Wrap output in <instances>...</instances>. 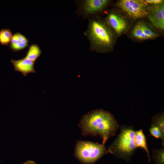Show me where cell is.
Here are the masks:
<instances>
[{"mask_svg":"<svg viewBox=\"0 0 164 164\" xmlns=\"http://www.w3.org/2000/svg\"><path fill=\"white\" fill-rule=\"evenodd\" d=\"M131 34L134 38L141 40L153 39L159 36L156 31L148 24L142 20L134 25L131 30Z\"/></svg>","mask_w":164,"mask_h":164,"instance_id":"8","label":"cell"},{"mask_svg":"<svg viewBox=\"0 0 164 164\" xmlns=\"http://www.w3.org/2000/svg\"><path fill=\"white\" fill-rule=\"evenodd\" d=\"M42 52L40 47L37 44H31L24 58L29 59L34 62L40 56Z\"/></svg>","mask_w":164,"mask_h":164,"instance_id":"11","label":"cell"},{"mask_svg":"<svg viewBox=\"0 0 164 164\" xmlns=\"http://www.w3.org/2000/svg\"><path fill=\"white\" fill-rule=\"evenodd\" d=\"M22 164H36V163L33 161L28 160L23 163Z\"/></svg>","mask_w":164,"mask_h":164,"instance_id":"18","label":"cell"},{"mask_svg":"<svg viewBox=\"0 0 164 164\" xmlns=\"http://www.w3.org/2000/svg\"><path fill=\"white\" fill-rule=\"evenodd\" d=\"M145 0H121L118 6L126 15L131 19H137L147 16L149 5Z\"/></svg>","mask_w":164,"mask_h":164,"instance_id":"6","label":"cell"},{"mask_svg":"<svg viewBox=\"0 0 164 164\" xmlns=\"http://www.w3.org/2000/svg\"><path fill=\"white\" fill-rule=\"evenodd\" d=\"M11 62L15 71L21 73L24 77L30 73H35V62L27 59L23 58L15 60L12 59Z\"/></svg>","mask_w":164,"mask_h":164,"instance_id":"10","label":"cell"},{"mask_svg":"<svg viewBox=\"0 0 164 164\" xmlns=\"http://www.w3.org/2000/svg\"><path fill=\"white\" fill-rule=\"evenodd\" d=\"M88 20L84 34L90 42L89 49L103 53L111 51L115 43L116 34L105 18L97 16Z\"/></svg>","mask_w":164,"mask_h":164,"instance_id":"3","label":"cell"},{"mask_svg":"<svg viewBox=\"0 0 164 164\" xmlns=\"http://www.w3.org/2000/svg\"><path fill=\"white\" fill-rule=\"evenodd\" d=\"M13 34L11 30L7 29H3L0 31V43L3 45L10 44Z\"/></svg>","mask_w":164,"mask_h":164,"instance_id":"12","label":"cell"},{"mask_svg":"<svg viewBox=\"0 0 164 164\" xmlns=\"http://www.w3.org/2000/svg\"><path fill=\"white\" fill-rule=\"evenodd\" d=\"M153 26L159 29H164V5L163 3L149 6L147 16Z\"/></svg>","mask_w":164,"mask_h":164,"instance_id":"9","label":"cell"},{"mask_svg":"<svg viewBox=\"0 0 164 164\" xmlns=\"http://www.w3.org/2000/svg\"><path fill=\"white\" fill-rule=\"evenodd\" d=\"M108 152L104 144L103 143L99 144L90 142L80 141L78 142L76 145L75 155L83 163L94 164Z\"/></svg>","mask_w":164,"mask_h":164,"instance_id":"4","label":"cell"},{"mask_svg":"<svg viewBox=\"0 0 164 164\" xmlns=\"http://www.w3.org/2000/svg\"><path fill=\"white\" fill-rule=\"evenodd\" d=\"M152 151V159L155 164H164V148L154 149Z\"/></svg>","mask_w":164,"mask_h":164,"instance_id":"14","label":"cell"},{"mask_svg":"<svg viewBox=\"0 0 164 164\" xmlns=\"http://www.w3.org/2000/svg\"><path fill=\"white\" fill-rule=\"evenodd\" d=\"M28 46V43L20 42L16 44H10V48L13 52H15L22 50Z\"/></svg>","mask_w":164,"mask_h":164,"instance_id":"16","label":"cell"},{"mask_svg":"<svg viewBox=\"0 0 164 164\" xmlns=\"http://www.w3.org/2000/svg\"><path fill=\"white\" fill-rule=\"evenodd\" d=\"M105 19L118 36L125 33L130 27V23L126 17L114 10L109 11Z\"/></svg>","mask_w":164,"mask_h":164,"instance_id":"7","label":"cell"},{"mask_svg":"<svg viewBox=\"0 0 164 164\" xmlns=\"http://www.w3.org/2000/svg\"><path fill=\"white\" fill-rule=\"evenodd\" d=\"M145 1L148 3L156 5L163 3L164 0H145Z\"/></svg>","mask_w":164,"mask_h":164,"instance_id":"17","label":"cell"},{"mask_svg":"<svg viewBox=\"0 0 164 164\" xmlns=\"http://www.w3.org/2000/svg\"><path fill=\"white\" fill-rule=\"evenodd\" d=\"M78 6L75 14L83 19L99 16L108 5V0H79L75 1Z\"/></svg>","mask_w":164,"mask_h":164,"instance_id":"5","label":"cell"},{"mask_svg":"<svg viewBox=\"0 0 164 164\" xmlns=\"http://www.w3.org/2000/svg\"><path fill=\"white\" fill-rule=\"evenodd\" d=\"M138 148L145 150L149 162L151 161L149 152L143 130L135 131L131 127L123 126L118 135L109 146L108 151L117 158L128 162Z\"/></svg>","mask_w":164,"mask_h":164,"instance_id":"1","label":"cell"},{"mask_svg":"<svg viewBox=\"0 0 164 164\" xmlns=\"http://www.w3.org/2000/svg\"><path fill=\"white\" fill-rule=\"evenodd\" d=\"M152 125L157 126L160 130L164 136V116L163 112L156 114L153 117Z\"/></svg>","mask_w":164,"mask_h":164,"instance_id":"13","label":"cell"},{"mask_svg":"<svg viewBox=\"0 0 164 164\" xmlns=\"http://www.w3.org/2000/svg\"><path fill=\"white\" fill-rule=\"evenodd\" d=\"M149 132L152 135L157 138H161L162 139V146L164 145V136L162 135L160 129L157 126L152 125L150 128Z\"/></svg>","mask_w":164,"mask_h":164,"instance_id":"15","label":"cell"},{"mask_svg":"<svg viewBox=\"0 0 164 164\" xmlns=\"http://www.w3.org/2000/svg\"><path fill=\"white\" fill-rule=\"evenodd\" d=\"M79 126L84 136L99 135L105 144L108 138L115 134L119 125L113 115L103 110L92 111L84 116Z\"/></svg>","mask_w":164,"mask_h":164,"instance_id":"2","label":"cell"}]
</instances>
